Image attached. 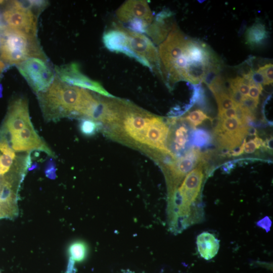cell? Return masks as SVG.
<instances>
[{"instance_id":"12","label":"cell","mask_w":273,"mask_h":273,"mask_svg":"<svg viewBox=\"0 0 273 273\" xmlns=\"http://www.w3.org/2000/svg\"><path fill=\"white\" fill-rule=\"evenodd\" d=\"M151 116L142 112L126 109L123 121L125 131L133 140L144 144L146 129Z\"/></svg>"},{"instance_id":"5","label":"cell","mask_w":273,"mask_h":273,"mask_svg":"<svg viewBox=\"0 0 273 273\" xmlns=\"http://www.w3.org/2000/svg\"><path fill=\"white\" fill-rule=\"evenodd\" d=\"M45 61L40 58H31L17 65L20 73L37 94L46 90L55 77Z\"/></svg>"},{"instance_id":"29","label":"cell","mask_w":273,"mask_h":273,"mask_svg":"<svg viewBox=\"0 0 273 273\" xmlns=\"http://www.w3.org/2000/svg\"><path fill=\"white\" fill-rule=\"evenodd\" d=\"M236 116V111L235 107L231 108L224 111L222 112L218 113L219 119H226L234 118Z\"/></svg>"},{"instance_id":"24","label":"cell","mask_w":273,"mask_h":273,"mask_svg":"<svg viewBox=\"0 0 273 273\" xmlns=\"http://www.w3.org/2000/svg\"><path fill=\"white\" fill-rule=\"evenodd\" d=\"M209 135L206 131L198 130L195 133L194 143L197 146H202L209 142Z\"/></svg>"},{"instance_id":"16","label":"cell","mask_w":273,"mask_h":273,"mask_svg":"<svg viewBox=\"0 0 273 273\" xmlns=\"http://www.w3.org/2000/svg\"><path fill=\"white\" fill-rule=\"evenodd\" d=\"M267 37V32L264 25L257 22L250 27L246 32V43L251 47H257L263 43Z\"/></svg>"},{"instance_id":"15","label":"cell","mask_w":273,"mask_h":273,"mask_svg":"<svg viewBox=\"0 0 273 273\" xmlns=\"http://www.w3.org/2000/svg\"><path fill=\"white\" fill-rule=\"evenodd\" d=\"M196 244L199 254L207 260L214 257L219 249V241L208 232H204L197 236Z\"/></svg>"},{"instance_id":"4","label":"cell","mask_w":273,"mask_h":273,"mask_svg":"<svg viewBox=\"0 0 273 273\" xmlns=\"http://www.w3.org/2000/svg\"><path fill=\"white\" fill-rule=\"evenodd\" d=\"M3 17L7 26L36 36L37 18L28 1H13L4 11Z\"/></svg>"},{"instance_id":"13","label":"cell","mask_w":273,"mask_h":273,"mask_svg":"<svg viewBox=\"0 0 273 273\" xmlns=\"http://www.w3.org/2000/svg\"><path fill=\"white\" fill-rule=\"evenodd\" d=\"M201 157L200 152L198 149L189 150L184 156L169 165L172 180L174 184H178L181 179L191 171L196 166Z\"/></svg>"},{"instance_id":"35","label":"cell","mask_w":273,"mask_h":273,"mask_svg":"<svg viewBox=\"0 0 273 273\" xmlns=\"http://www.w3.org/2000/svg\"><path fill=\"white\" fill-rule=\"evenodd\" d=\"M3 26V25H2V23H1V17H0V28H1Z\"/></svg>"},{"instance_id":"19","label":"cell","mask_w":273,"mask_h":273,"mask_svg":"<svg viewBox=\"0 0 273 273\" xmlns=\"http://www.w3.org/2000/svg\"><path fill=\"white\" fill-rule=\"evenodd\" d=\"M79 127L80 132L84 135L92 136L98 131L100 128V125L99 122L83 118L80 121Z\"/></svg>"},{"instance_id":"18","label":"cell","mask_w":273,"mask_h":273,"mask_svg":"<svg viewBox=\"0 0 273 273\" xmlns=\"http://www.w3.org/2000/svg\"><path fill=\"white\" fill-rule=\"evenodd\" d=\"M87 248L85 243L76 241L70 246L69 253L71 258L75 261H82L87 255Z\"/></svg>"},{"instance_id":"6","label":"cell","mask_w":273,"mask_h":273,"mask_svg":"<svg viewBox=\"0 0 273 273\" xmlns=\"http://www.w3.org/2000/svg\"><path fill=\"white\" fill-rule=\"evenodd\" d=\"M249 132L247 125L237 118L219 119L214 133L219 144L224 148L232 150L239 146Z\"/></svg>"},{"instance_id":"7","label":"cell","mask_w":273,"mask_h":273,"mask_svg":"<svg viewBox=\"0 0 273 273\" xmlns=\"http://www.w3.org/2000/svg\"><path fill=\"white\" fill-rule=\"evenodd\" d=\"M55 70L58 78L65 83L87 89L108 98H114L99 82L82 73L76 63L56 67Z\"/></svg>"},{"instance_id":"25","label":"cell","mask_w":273,"mask_h":273,"mask_svg":"<svg viewBox=\"0 0 273 273\" xmlns=\"http://www.w3.org/2000/svg\"><path fill=\"white\" fill-rule=\"evenodd\" d=\"M258 103L259 100H255L247 96H243L240 105L252 112L257 107Z\"/></svg>"},{"instance_id":"10","label":"cell","mask_w":273,"mask_h":273,"mask_svg":"<svg viewBox=\"0 0 273 273\" xmlns=\"http://www.w3.org/2000/svg\"><path fill=\"white\" fill-rule=\"evenodd\" d=\"M168 132L169 127L164 120L152 116L146 129L144 144L173 157L166 145Z\"/></svg>"},{"instance_id":"3","label":"cell","mask_w":273,"mask_h":273,"mask_svg":"<svg viewBox=\"0 0 273 273\" xmlns=\"http://www.w3.org/2000/svg\"><path fill=\"white\" fill-rule=\"evenodd\" d=\"M123 33L118 53L135 59L151 71L156 69L161 74L157 49L146 35L123 27Z\"/></svg>"},{"instance_id":"32","label":"cell","mask_w":273,"mask_h":273,"mask_svg":"<svg viewBox=\"0 0 273 273\" xmlns=\"http://www.w3.org/2000/svg\"><path fill=\"white\" fill-rule=\"evenodd\" d=\"M5 67V65L3 62L0 59V76L2 74L4 68Z\"/></svg>"},{"instance_id":"2","label":"cell","mask_w":273,"mask_h":273,"mask_svg":"<svg viewBox=\"0 0 273 273\" xmlns=\"http://www.w3.org/2000/svg\"><path fill=\"white\" fill-rule=\"evenodd\" d=\"M0 57L10 65H19L31 58L46 61L36 36L3 25L0 28Z\"/></svg>"},{"instance_id":"34","label":"cell","mask_w":273,"mask_h":273,"mask_svg":"<svg viewBox=\"0 0 273 273\" xmlns=\"http://www.w3.org/2000/svg\"><path fill=\"white\" fill-rule=\"evenodd\" d=\"M124 273H133V272L131 271H126L125 272H124Z\"/></svg>"},{"instance_id":"22","label":"cell","mask_w":273,"mask_h":273,"mask_svg":"<svg viewBox=\"0 0 273 273\" xmlns=\"http://www.w3.org/2000/svg\"><path fill=\"white\" fill-rule=\"evenodd\" d=\"M257 71L263 75L265 79V85L272 83L273 65L272 64H267L263 66L260 67Z\"/></svg>"},{"instance_id":"36","label":"cell","mask_w":273,"mask_h":273,"mask_svg":"<svg viewBox=\"0 0 273 273\" xmlns=\"http://www.w3.org/2000/svg\"><path fill=\"white\" fill-rule=\"evenodd\" d=\"M3 2H4L3 1H0V4H2V3H3Z\"/></svg>"},{"instance_id":"31","label":"cell","mask_w":273,"mask_h":273,"mask_svg":"<svg viewBox=\"0 0 273 273\" xmlns=\"http://www.w3.org/2000/svg\"><path fill=\"white\" fill-rule=\"evenodd\" d=\"M246 143V140H243V143L239 147V149H236L235 150L232 151V155L234 156H237L243 153L244 145Z\"/></svg>"},{"instance_id":"27","label":"cell","mask_w":273,"mask_h":273,"mask_svg":"<svg viewBox=\"0 0 273 273\" xmlns=\"http://www.w3.org/2000/svg\"><path fill=\"white\" fill-rule=\"evenodd\" d=\"M251 79L257 84L261 85H265V81L263 75L257 71H254L251 69Z\"/></svg>"},{"instance_id":"28","label":"cell","mask_w":273,"mask_h":273,"mask_svg":"<svg viewBox=\"0 0 273 273\" xmlns=\"http://www.w3.org/2000/svg\"><path fill=\"white\" fill-rule=\"evenodd\" d=\"M256 224L258 226L263 229L266 232H268L270 231L271 221L268 216H265L259 220Z\"/></svg>"},{"instance_id":"1","label":"cell","mask_w":273,"mask_h":273,"mask_svg":"<svg viewBox=\"0 0 273 273\" xmlns=\"http://www.w3.org/2000/svg\"><path fill=\"white\" fill-rule=\"evenodd\" d=\"M37 97L47 121L72 116L85 118L96 99L86 89L65 83L57 76L46 90L37 94Z\"/></svg>"},{"instance_id":"23","label":"cell","mask_w":273,"mask_h":273,"mask_svg":"<svg viewBox=\"0 0 273 273\" xmlns=\"http://www.w3.org/2000/svg\"><path fill=\"white\" fill-rule=\"evenodd\" d=\"M262 140L256 136L253 139L245 143L244 150L247 153H252L256 149H259L262 145Z\"/></svg>"},{"instance_id":"20","label":"cell","mask_w":273,"mask_h":273,"mask_svg":"<svg viewBox=\"0 0 273 273\" xmlns=\"http://www.w3.org/2000/svg\"><path fill=\"white\" fill-rule=\"evenodd\" d=\"M218 107V113L235 107L236 105L231 98L230 95L226 93L222 92L214 94Z\"/></svg>"},{"instance_id":"9","label":"cell","mask_w":273,"mask_h":273,"mask_svg":"<svg viewBox=\"0 0 273 273\" xmlns=\"http://www.w3.org/2000/svg\"><path fill=\"white\" fill-rule=\"evenodd\" d=\"M31 124L27 100L18 98L12 101L4 121V132L11 134Z\"/></svg>"},{"instance_id":"33","label":"cell","mask_w":273,"mask_h":273,"mask_svg":"<svg viewBox=\"0 0 273 273\" xmlns=\"http://www.w3.org/2000/svg\"><path fill=\"white\" fill-rule=\"evenodd\" d=\"M2 97V85L0 84V98Z\"/></svg>"},{"instance_id":"11","label":"cell","mask_w":273,"mask_h":273,"mask_svg":"<svg viewBox=\"0 0 273 273\" xmlns=\"http://www.w3.org/2000/svg\"><path fill=\"white\" fill-rule=\"evenodd\" d=\"M116 14L118 19L124 23L139 19L150 24L154 19L148 3L142 0L126 1L117 9Z\"/></svg>"},{"instance_id":"21","label":"cell","mask_w":273,"mask_h":273,"mask_svg":"<svg viewBox=\"0 0 273 273\" xmlns=\"http://www.w3.org/2000/svg\"><path fill=\"white\" fill-rule=\"evenodd\" d=\"M210 119L206 114L201 110L197 109L193 111L184 118L192 126L196 127L201 124L204 120Z\"/></svg>"},{"instance_id":"26","label":"cell","mask_w":273,"mask_h":273,"mask_svg":"<svg viewBox=\"0 0 273 273\" xmlns=\"http://www.w3.org/2000/svg\"><path fill=\"white\" fill-rule=\"evenodd\" d=\"M262 89V85L261 84L251 86L249 87L248 96L259 100V97L260 94H261Z\"/></svg>"},{"instance_id":"17","label":"cell","mask_w":273,"mask_h":273,"mask_svg":"<svg viewBox=\"0 0 273 273\" xmlns=\"http://www.w3.org/2000/svg\"><path fill=\"white\" fill-rule=\"evenodd\" d=\"M188 129L185 124H180L177 126L174 129L173 133L169 136L170 147L173 152L179 153L186 147L188 141L189 133ZM175 157V156H174Z\"/></svg>"},{"instance_id":"14","label":"cell","mask_w":273,"mask_h":273,"mask_svg":"<svg viewBox=\"0 0 273 273\" xmlns=\"http://www.w3.org/2000/svg\"><path fill=\"white\" fill-rule=\"evenodd\" d=\"M172 12L168 10H163L159 12L149 25L146 33L149 35L156 43H159L167 36V34L173 27L166 23L165 20L172 16Z\"/></svg>"},{"instance_id":"30","label":"cell","mask_w":273,"mask_h":273,"mask_svg":"<svg viewBox=\"0 0 273 273\" xmlns=\"http://www.w3.org/2000/svg\"><path fill=\"white\" fill-rule=\"evenodd\" d=\"M45 172L47 176L54 177L55 174V164L53 161H49L47 164L45 169Z\"/></svg>"},{"instance_id":"8","label":"cell","mask_w":273,"mask_h":273,"mask_svg":"<svg viewBox=\"0 0 273 273\" xmlns=\"http://www.w3.org/2000/svg\"><path fill=\"white\" fill-rule=\"evenodd\" d=\"M10 134L11 147L15 151L30 153L37 150L55 157L53 152L38 135L32 124Z\"/></svg>"}]
</instances>
